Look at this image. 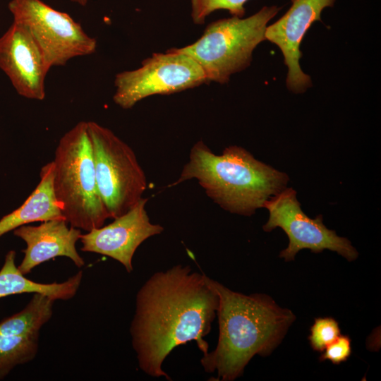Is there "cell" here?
<instances>
[{"mask_svg": "<svg viewBox=\"0 0 381 381\" xmlns=\"http://www.w3.org/2000/svg\"><path fill=\"white\" fill-rule=\"evenodd\" d=\"M218 305L210 278L188 265H177L152 274L136 295L130 329L140 369L171 380L162 365L176 347L194 341L205 355L209 345L204 338Z\"/></svg>", "mask_w": 381, "mask_h": 381, "instance_id": "cell-1", "label": "cell"}, {"mask_svg": "<svg viewBox=\"0 0 381 381\" xmlns=\"http://www.w3.org/2000/svg\"><path fill=\"white\" fill-rule=\"evenodd\" d=\"M210 284L219 298V337L200 363L206 373H217L214 380L232 381L255 355L267 356L274 350L296 316L266 294L245 295L211 278Z\"/></svg>", "mask_w": 381, "mask_h": 381, "instance_id": "cell-2", "label": "cell"}, {"mask_svg": "<svg viewBox=\"0 0 381 381\" xmlns=\"http://www.w3.org/2000/svg\"><path fill=\"white\" fill-rule=\"evenodd\" d=\"M195 179L214 202L231 213L250 216L286 188L289 176L257 160L244 148L231 145L220 155L198 141L175 186Z\"/></svg>", "mask_w": 381, "mask_h": 381, "instance_id": "cell-3", "label": "cell"}, {"mask_svg": "<svg viewBox=\"0 0 381 381\" xmlns=\"http://www.w3.org/2000/svg\"><path fill=\"white\" fill-rule=\"evenodd\" d=\"M53 163V188L65 220L91 231L110 218L100 197L87 121H80L59 140Z\"/></svg>", "mask_w": 381, "mask_h": 381, "instance_id": "cell-4", "label": "cell"}, {"mask_svg": "<svg viewBox=\"0 0 381 381\" xmlns=\"http://www.w3.org/2000/svg\"><path fill=\"white\" fill-rule=\"evenodd\" d=\"M279 10L276 6H264L246 18L232 16L215 20L196 42L174 49L194 59L207 82L226 83L232 74L250 66L253 50L266 40L267 23Z\"/></svg>", "mask_w": 381, "mask_h": 381, "instance_id": "cell-5", "label": "cell"}, {"mask_svg": "<svg viewBox=\"0 0 381 381\" xmlns=\"http://www.w3.org/2000/svg\"><path fill=\"white\" fill-rule=\"evenodd\" d=\"M87 123L99 193L110 218L115 219L142 198L146 176L128 144L110 129Z\"/></svg>", "mask_w": 381, "mask_h": 381, "instance_id": "cell-6", "label": "cell"}, {"mask_svg": "<svg viewBox=\"0 0 381 381\" xmlns=\"http://www.w3.org/2000/svg\"><path fill=\"white\" fill-rule=\"evenodd\" d=\"M8 8L13 21L30 33L51 68L96 51V40L80 23L42 0H11Z\"/></svg>", "mask_w": 381, "mask_h": 381, "instance_id": "cell-7", "label": "cell"}, {"mask_svg": "<svg viewBox=\"0 0 381 381\" xmlns=\"http://www.w3.org/2000/svg\"><path fill=\"white\" fill-rule=\"evenodd\" d=\"M207 83L204 71L194 59L171 48L154 53L139 68L116 74L113 100L128 109L149 96L170 95Z\"/></svg>", "mask_w": 381, "mask_h": 381, "instance_id": "cell-8", "label": "cell"}, {"mask_svg": "<svg viewBox=\"0 0 381 381\" xmlns=\"http://www.w3.org/2000/svg\"><path fill=\"white\" fill-rule=\"evenodd\" d=\"M269 211V219L263 230L270 232L277 227L284 230L289 238V245L281 251L279 257L291 261L303 249L319 253L324 250L337 252L349 261L355 260L358 253L346 238L337 235L327 229L319 214L312 219L303 212L292 188H286L266 200L263 205Z\"/></svg>", "mask_w": 381, "mask_h": 381, "instance_id": "cell-9", "label": "cell"}, {"mask_svg": "<svg viewBox=\"0 0 381 381\" xmlns=\"http://www.w3.org/2000/svg\"><path fill=\"white\" fill-rule=\"evenodd\" d=\"M147 202V198H142L111 223L81 234V250L110 257L123 265L128 272H132V260L137 248L148 238L164 231L161 225L150 222L145 209Z\"/></svg>", "mask_w": 381, "mask_h": 381, "instance_id": "cell-10", "label": "cell"}, {"mask_svg": "<svg viewBox=\"0 0 381 381\" xmlns=\"http://www.w3.org/2000/svg\"><path fill=\"white\" fill-rule=\"evenodd\" d=\"M50 68L30 33L13 21L0 37V69L17 93L27 99L43 100Z\"/></svg>", "mask_w": 381, "mask_h": 381, "instance_id": "cell-11", "label": "cell"}, {"mask_svg": "<svg viewBox=\"0 0 381 381\" xmlns=\"http://www.w3.org/2000/svg\"><path fill=\"white\" fill-rule=\"evenodd\" d=\"M335 1L291 0L286 13L266 28L265 39L280 49L288 68L286 86L294 93H303L312 85L310 77L300 66L302 39L313 22L322 20L324 8L332 7Z\"/></svg>", "mask_w": 381, "mask_h": 381, "instance_id": "cell-12", "label": "cell"}, {"mask_svg": "<svg viewBox=\"0 0 381 381\" xmlns=\"http://www.w3.org/2000/svg\"><path fill=\"white\" fill-rule=\"evenodd\" d=\"M13 234L26 243L24 258L18 267L24 275L41 263L59 256L68 258L78 267L85 265L75 247L82 234L80 229L68 227L64 219H49L37 226L23 225L13 230Z\"/></svg>", "mask_w": 381, "mask_h": 381, "instance_id": "cell-13", "label": "cell"}, {"mask_svg": "<svg viewBox=\"0 0 381 381\" xmlns=\"http://www.w3.org/2000/svg\"><path fill=\"white\" fill-rule=\"evenodd\" d=\"M38 185L26 200L0 219V236L32 222L64 219L54 192L52 162L42 167Z\"/></svg>", "mask_w": 381, "mask_h": 381, "instance_id": "cell-14", "label": "cell"}, {"mask_svg": "<svg viewBox=\"0 0 381 381\" xmlns=\"http://www.w3.org/2000/svg\"><path fill=\"white\" fill-rule=\"evenodd\" d=\"M16 253L10 250L0 270V298L21 294H42L53 300L66 301L77 293L83 279V272L61 283L42 284L32 281L23 274L16 265Z\"/></svg>", "mask_w": 381, "mask_h": 381, "instance_id": "cell-15", "label": "cell"}, {"mask_svg": "<svg viewBox=\"0 0 381 381\" xmlns=\"http://www.w3.org/2000/svg\"><path fill=\"white\" fill-rule=\"evenodd\" d=\"M54 301L44 294H33L31 300L22 310L0 322V334H40V329L52 318Z\"/></svg>", "mask_w": 381, "mask_h": 381, "instance_id": "cell-16", "label": "cell"}, {"mask_svg": "<svg viewBox=\"0 0 381 381\" xmlns=\"http://www.w3.org/2000/svg\"><path fill=\"white\" fill-rule=\"evenodd\" d=\"M39 334H0V379L18 365L31 361L38 351Z\"/></svg>", "mask_w": 381, "mask_h": 381, "instance_id": "cell-17", "label": "cell"}, {"mask_svg": "<svg viewBox=\"0 0 381 381\" xmlns=\"http://www.w3.org/2000/svg\"><path fill=\"white\" fill-rule=\"evenodd\" d=\"M248 0H191V17L195 24L202 25L205 18L217 10H227L232 16L243 18L244 5Z\"/></svg>", "mask_w": 381, "mask_h": 381, "instance_id": "cell-18", "label": "cell"}, {"mask_svg": "<svg viewBox=\"0 0 381 381\" xmlns=\"http://www.w3.org/2000/svg\"><path fill=\"white\" fill-rule=\"evenodd\" d=\"M341 331L338 322L332 318H318L310 329L308 339L314 351L322 352L334 341Z\"/></svg>", "mask_w": 381, "mask_h": 381, "instance_id": "cell-19", "label": "cell"}, {"mask_svg": "<svg viewBox=\"0 0 381 381\" xmlns=\"http://www.w3.org/2000/svg\"><path fill=\"white\" fill-rule=\"evenodd\" d=\"M320 356V361H329L338 365L346 361L351 354V341L347 335L340 334L329 344Z\"/></svg>", "mask_w": 381, "mask_h": 381, "instance_id": "cell-20", "label": "cell"}, {"mask_svg": "<svg viewBox=\"0 0 381 381\" xmlns=\"http://www.w3.org/2000/svg\"><path fill=\"white\" fill-rule=\"evenodd\" d=\"M73 3L77 4L80 6H85L87 5L88 0H70Z\"/></svg>", "mask_w": 381, "mask_h": 381, "instance_id": "cell-21", "label": "cell"}]
</instances>
